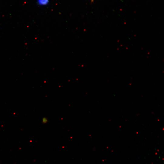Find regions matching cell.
<instances>
[{
    "label": "cell",
    "mask_w": 164,
    "mask_h": 164,
    "mask_svg": "<svg viewBox=\"0 0 164 164\" xmlns=\"http://www.w3.org/2000/svg\"><path fill=\"white\" fill-rule=\"evenodd\" d=\"M94 0H91V2H93Z\"/></svg>",
    "instance_id": "obj_2"
},
{
    "label": "cell",
    "mask_w": 164,
    "mask_h": 164,
    "mask_svg": "<svg viewBox=\"0 0 164 164\" xmlns=\"http://www.w3.org/2000/svg\"><path fill=\"white\" fill-rule=\"evenodd\" d=\"M49 2V0H38V2L40 5H46Z\"/></svg>",
    "instance_id": "obj_1"
}]
</instances>
